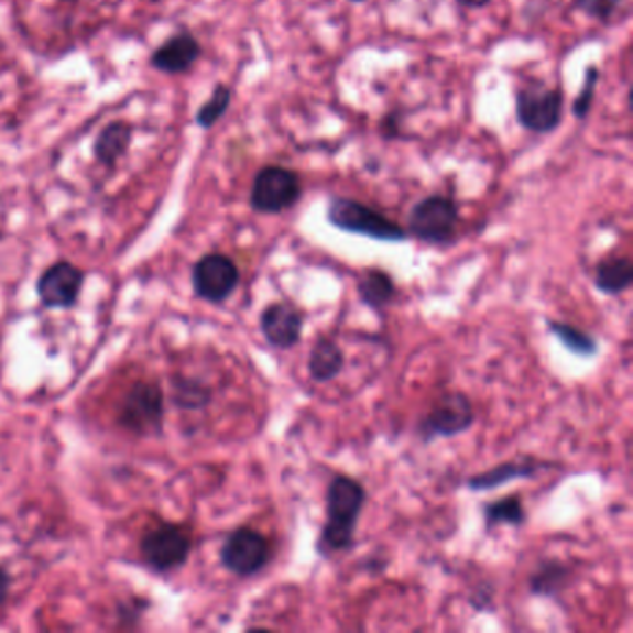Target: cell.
I'll list each match as a JSON object with an SVG mask.
<instances>
[{"label":"cell","mask_w":633,"mask_h":633,"mask_svg":"<svg viewBox=\"0 0 633 633\" xmlns=\"http://www.w3.org/2000/svg\"><path fill=\"white\" fill-rule=\"evenodd\" d=\"M622 0H572V7L578 12L586 13L597 21H610L615 15L616 10L621 7Z\"/></svg>","instance_id":"24"},{"label":"cell","mask_w":633,"mask_h":633,"mask_svg":"<svg viewBox=\"0 0 633 633\" xmlns=\"http://www.w3.org/2000/svg\"><path fill=\"white\" fill-rule=\"evenodd\" d=\"M64 2H75V0H64Z\"/></svg>","instance_id":"29"},{"label":"cell","mask_w":633,"mask_h":633,"mask_svg":"<svg viewBox=\"0 0 633 633\" xmlns=\"http://www.w3.org/2000/svg\"><path fill=\"white\" fill-rule=\"evenodd\" d=\"M201 58V43L189 32H178L151 54L149 64L166 75H184Z\"/></svg>","instance_id":"13"},{"label":"cell","mask_w":633,"mask_h":633,"mask_svg":"<svg viewBox=\"0 0 633 633\" xmlns=\"http://www.w3.org/2000/svg\"><path fill=\"white\" fill-rule=\"evenodd\" d=\"M565 94L561 88H524L516 94V119L533 134H550L561 124Z\"/></svg>","instance_id":"8"},{"label":"cell","mask_w":633,"mask_h":633,"mask_svg":"<svg viewBox=\"0 0 633 633\" xmlns=\"http://www.w3.org/2000/svg\"><path fill=\"white\" fill-rule=\"evenodd\" d=\"M261 331L275 350H292L302 340L303 314L288 303H270L261 314Z\"/></svg>","instance_id":"12"},{"label":"cell","mask_w":633,"mask_h":633,"mask_svg":"<svg viewBox=\"0 0 633 633\" xmlns=\"http://www.w3.org/2000/svg\"><path fill=\"white\" fill-rule=\"evenodd\" d=\"M302 196V178L297 177V173L272 164L259 170L253 178L249 205L255 212L273 216L296 207Z\"/></svg>","instance_id":"4"},{"label":"cell","mask_w":633,"mask_h":633,"mask_svg":"<svg viewBox=\"0 0 633 633\" xmlns=\"http://www.w3.org/2000/svg\"><path fill=\"white\" fill-rule=\"evenodd\" d=\"M367 489L350 476L338 473L327 487V521L321 526L316 550L324 557L348 552L356 545V532L367 505Z\"/></svg>","instance_id":"1"},{"label":"cell","mask_w":633,"mask_h":633,"mask_svg":"<svg viewBox=\"0 0 633 633\" xmlns=\"http://www.w3.org/2000/svg\"><path fill=\"white\" fill-rule=\"evenodd\" d=\"M232 91L226 84H218L214 88L212 95L203 102L201 108L196 113V124L201 129H212L219 119L226 116L231 107Z\"/></svg>","instance_id":"22"},{"label":"cell","mask_w":633,"mask_h":633,"mask_svg":"<svg viewBox=\"0 0 633 633\" xmlns=\"http://www.w3.org/2000/svg\"><path fill=\"white\" fill-rule=\"evenodd\" d=\"M327 221L340 231L372 238L379 242H405L408 234L396 221L386 218L385 214L364 203L335 197L327 207Z\"/></svg>","instance_id":"2"},{"label":"cell","mask_w":633,"mask_h":633,"mask_svg":"<svg viewBox=\"0 0 633 633\" xmlns=\"http://www.w3.org/2000/svg\"><path fill=\"white\" fill-rule=\"evenodd\" d=\"M192 283L197 297L205 302H227L234 294L240 284V270L231 257L223 253H208L201 257L192 272Z\"/></svg>","instance_id":"10"},{"label":"cell","mask_w":633,"mask_h":633,"mask_svg":"<svg viewBox=\"0 0 633 633\" xmlns=\"http://www.w3.org/2000/svg\"><path fill=\"white\" fill-rule=\"evenodd\" d=\"M357 292L361 302L375 313L385 310L396 299V284L389 273L378 268H370L362 273L357 283Z\"/></svg>","instance_id":"18"},{"label":"cell","mask_w":633,"mask_h":633,"mask_svg":"<svg viewBox=\"0 0 633 633\" xmlns=\"http://www.w3.org/2000/svg\"><path fill=\"white\" fill-rule=\"evenodd\" d=\"M140 550L149 567L164 575L183 567L192 550V541L183 527L162 524L143 535Z\"/></svg>","instance_id":"9"},{"label":"cell","mask_w":633,"mask_h":633,"mask_svg":"<svg viewBox=\"0 0 633 633\" xmlns=\"http://www.w3.org/2000/svg\"><path fill=\"white\" fill-rule=\"evenodd\" d=\"M459 226V207L450 197H424L411 208L407 216V234L429 243V245H448L456 240Z\"/></svg>","instance_id":"3"},{"label":"cell","mask_w":633,"mask_h":633,"mask_svg":"<svg viewBox=\"0 0 633 633\" xmlns=\"http://www.w3.org/2000/svg\"><path fill=\"white\" fill-rule=\"evenodd\" d=\"M483 519H485L487 532L498 526L521 527L527 521L526 508L519 494H511L496 502L487 503L483 508Z\"/></svg>","instance_id":"20"},{"label":"cell","mask_w":633,"mask_h":633,"mask_svg":"<svg viewBox=\"0 0 633 633\" xmlns=\"http://www.w3.org/2000/svg\"><path fill=\"white\" fill-rule=\"evenodd\" d=\"M8 592H10V576L7 575V570L0 568V605L7 602Z\"/></svg>","instance_id":"26"},{"label":"cell","mask_w":633,"mask_h":633,"mask_svg":"<svg viewBox=\"0 0 633 633\" xmlns=\"http://www.w3.org/2000/svg\"><path fill=\"white\" fill-rule=\"evenodd\" d=\"M343 364H346V357H343L342 348L331 338L320 337L308 356V375L316 383H329L342 373Z\"/></svg>","instance_id":"16"},{"label":"cell","mask_w":633,"mask_h":633,"mask_svg":"<svg viewBox=\"0 0 633 633\" xmlns=\"http://www.w3.org/2000/svg\"><path fill=\"white\" fill-rule=\"evenodd\" d=\"M178 397L181 403L188 407H205L210 402V391L199 383H189L184 385L183 391H178Z\"/></svg>","instance_id":"25"},{"label":"cell","mask_w":633,"mask_h":633,"mask_svg":"<svg viewBox=\"0 0 633 633\" xmlns=\"http://www.w3.org/2000/svg\"><path fill=\"white\" fill-rule=\"evenodd\" d=\"M632 283L633 264L627 257H613L598 262L594 284L605 296H621Z\"/></svg>","instance_id":"19"},{"label":"cell","mask_w":633,"mask_h":633,"mask_svg":"<svg viewBox=\"0 0 633 633\" xmlns=\"http://www.w3.org/2000/svg\"><path fill=\"white\" fill-rule=\"evenodd\" d=\"M84 273L72 262L59 261L48 266L37 281V296L43 307L69 308L83 291Z\"/></svg>","instance_id":"11"},{"label":"cell","mask_w":633,"mask_h":633,"mask_svg":"<svg viewBox=\"0 0 633 633\" xmlns=\"http://www.w3.org/2000/svg\"><path fill=\"white\" fill-rule=\"evenodd\" d=\"M132 143V124L112 121L102 129L94 142V159L101 166L112 167L123 159Z\"/></svg>","instance_id":"15"},{"label":"cell","mask_w":633,"mask_h":633,"mask_svg":"<svg viewBox=\"0 0 633 633\" xmlns=\"http://www.w3.org/2000/svg\"><path fill=\"white\" fill-rule=\"evenodd\" d=\"M476 422V411L465 392H448L438 397L432 411L418 422L424 443L435 438H454L468 432Z\"/></svg>","instance_id":"5"},{"label":"cell","mask_w":633,"mask_h":633,"mask_svg":"<svg viewBox=\"0 0 633 633\" xmlns=\"http://www.w3.org/2000/svg\"><path fill=\"white\" fill-rule=\"evenodd\" d=\"M457 2L468 10H480V8L489 7L492 0H457Z\"/></svg>","instance_id":"27"},{"label":"cell","mask_w":633,"mask_h":633,"mask_svg":"<svg viewBox=\"0 0 633 633\" xmlns=\"http://www.w3.org/2000/svg\"><path fill=\"white\" fill-rule=\"evenodd\" d=\"M162 422L164 396L161 386L138 381L121 400L119 424L137 435H151L161 432Z\"/></svg>","instance_id":"7"},{"label":"cell","mask_w":633,"mask_h":633,"mask_svg":"<svg viewBox=\"0 0 633 633\" xmlns=\"http://www.w3.org/2000/svg\"><path fill=\"white\" fill-rule=\"evenodd\" d=\"M548 331L575 356L594 357L598 353L597 340L589 332L581 331L580 327L570 326L567 321L548 320Z\"/></svg>","instance_id":"21"},{"label":"cell","mask_w":633,"mask_h":633,"mask_svg":"<svg viewBox=\"0 0 633 633\" xmlns=\"http://www.w3.org/2000/svg\"><path fill=\"white\" fill-rule=\"evenodd\" d=\"M598 80H600V69L597 66L587 67L583 86H581L580 94L572 102V113H575L576 119L583 121L591 113L594 95H597Z\"/></svg>","instance_id":"23"},{"label":"cell","mask_w":633,"mask_h":633,"mask_svg":"<svg viewBox=\"0 0 633 633\" xmlns=\"http://www.w3.org/2000/svg\"><path fill=\"white\" fill-rule=\"evenodd\" d=\"M546 467L548 462L537 461L533 457H522L515 461L500 462L487 472L476 473L472 478H468L467 487L470 491H494L510 481L535 478Z\"/></svg>","instance_id":"14"},{"label":"cell","mask_w":633,"mask_h":633,"mask_svg":"<svg viewBox=\"0 0 633 633\" xmlns=\"http://www.w3.org/2000/svg\"><path fill=\"white\" fill-rule=\"evenodd\" d=\"M572 580V568L559 559H546L533 570L527 580L530 592L535 597L557 598Z\"/></svg>","instance_id":"17"},{"label":"cell","mask_w":633,"mask_h":633,"mask_svg":"<svg viewBox=\"0 0 633 633\" xmlns=\"http://www.w3.org/2000/svg\"><path fill=\"white\" fill-rule=\"evenodd\" d=\"M351 2H364V0H351Z\"/></svg>","instance_id":"28"},{"label":"cell","mask_w":633,"mask_h":633,"mask_svg":"<svg viewBox=\"0 0 633 633\" xmlns=\"http://www.w3.org/2000/svg\"><path fill=\"white\" fill-rule=\"evenodd\" d=\"M272 557V546L266 535L253 527H238L227 537L219 552L221 565L240 578H251L266 567Z\"/></svg>","instance_id":"6"}]
</instances>
